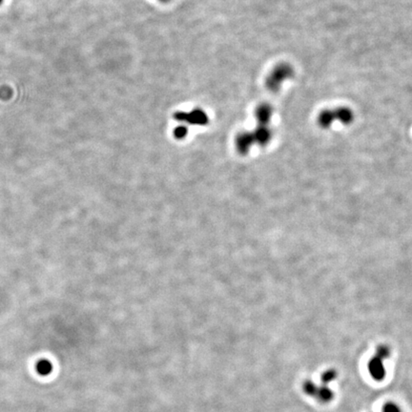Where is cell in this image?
<instances>
[{
	"mask_svg": "<svg viewBox=\"0 0 412 412\" xmlns=\"http://www.w3.org/2000/svg\"><path fill=\"white\" fill-rule=\"evenodd\" d=\"M255 142L252 132H242L236 139V144L240 151L246 152L252 146Z\"/></svg>",
	"mask_w": 412,
	"mask_h": 412,
	"instance_id": "cell-6",
	"label": "cell"
},
{
	"mask_svg": "<svg viewBox=\"0 0 412 412\" xmlns=\"http://www.w3.org/2000/svg\"><path fill=\"white\" fill-rule=\"evenodd\" d=\"M294 75L293 68L287 63L279 64L274 70L270 73L269 76L266 78V87L272 93H276L280 90L283 82L290 78Z\"/></svg>",
	"mask_w": 412,
	"mask_h": 412,
	"instance_id": "cell-2",
	"label": "cell"
},
{
	"mask_svg": "<svg viewBox=\"0 0 412 412\" xmlns=\"http://www.w3.org/2000/svg\"><path fill=\"white\" fill-rule=\"evenodd\" d=\"M36 370H37V372H38L40 375L45 376V375L50 374L51 371H52V364H51L50 362H48V361L42 360V361H40V362L37 363Z\"/></svg>",
	"mask_w": 412,
	"mask_h": 412,
	"instance_id": "cell-10",
	"label": "cell"
},
{
	"mask_svg": "<svg viewBox=\"0 0 412 412\" xmlns=\"http://www.w3.org/2000/svg\"><path fill=\"white\" fill-rule=\"evenodd\" d=\"M316 398L322 403L326 404V403L331 402L334 399V393L328 386L324 385L322 387H318Z\"/></svg>",
	"mask_w": 412,
	"mask_h": 412,
	"instance_id": "cell-8",
	"label": "cell"
},
{
	"mask_svg": "<svg viewBox=\"0 0 412 412\" xmlns=\"http://www.w3.org/2000/svg\"><path fill=\"white\" fill-rule=\"evenodd\" d=\"M187 127L180 125L174 129V135L177 139H184L185 135H187Z\"/></svg>",
	"mask_w": 412,
	"mask_h": 412,
	"instance_id": "cell-14",
	"label": "cell"
},
{
	"mask_svg": "<svg viewBox=\"0 0 412 412\" xmlns=\"http://www.w3.org/2000/svg\"><path fill=\"white\" fill-rule=\"evenodd\" d=\"M353 119V113L348 108L340 107L335 110H326L322 112L318 118V122L321 126L328 128L334 120H339L343 124H349Z\"/></svg>",
	"mask_w": 412,
	"mask_h": 412,
	"instance_id": "cell-1",
	"label": "cell"
},
{
	"mask_svg": "<svg viewBox=\"0 0 412 412\" xmlns=\"http://www.w3.org/2000/svg\"><path fill=\"white\" fill-rule=\"evenodd\" d=\"M255 142L260 143L261 145L266 144L269 142L272 138V131L269 127L265 125H258L255 129V131L252 132Z\"/></svg>",
	"mask_w": 412,
	"mask_h": 412,
	"instance_id": "cell-7",
	"label": "cell"
},
{
	"mask_svg": "<svg viewBox=\"0 0 412 412\" xmlns=\"http://www.w3.org/2000/svg\"><path fill=\"white\" fill-rule=\"evenodd\" d=\"M1 2H2V0H0V3H1Z\"/></svg>",
	"mask_w": 412,
	"mask_h": 412,
	"instance_id": "cell-16",
	"label": "cell"
},
{
	"mask_svg": "<svg viewBox=\"0 0 412 412\" xmlns=\"http://www.w3.org/2000/svg\"><path fill=\"white\" fill-rule=\"evenodd\" d=\"M389 348L386 346V345H380L378 348H377V351H376V355L379 356V357H381L382 359H387L388 358V356H389Z\"/></svg>",
	"mask_w": 412,
	"mask_h": 412,
	"instance_id": "cell-12",
	"label": "cell"
},
{
	"mask_svg": "<svg viewBox=\"0 0 412 412\" xmlns=\"http://www.w3.org/2000/svg\"><path fill=\"white\" fill-rule=\"evenodd\" d=\"M273 107L268 103H262L256 110V118L259 125L268 126L270 119L273 116Z\"/></svg>",
	"mask_w": 412,
	"mask_h": 412,
	"instance_id": "cell-5",
	"label": "cell"
},
{
	"mask_svg": "<svg viewBox=\"0 0 412 412\" xmlns=\"http://www.w3.org/2000/svg\"><path fill=\"white\" fill-rule=\"evenodd\" d=\"M337 378V372L334 370H328L322 374V383L327 386Z\"/></svg>",
	"mask_w": 412,
	"mask_h": 412,
	"instance_id": "cell-9",
	"label": "cell"
},
{
	"mask_svg": "<svg viewBox=\"0 0 412 412\" xmlns=\"http://www.w3.org/2000/svg\"><path fill=\"white\" fill-rule=\"evenodd\" d=\"M369 372L373 380L381 382L386 377V369L384 365V359L377 355L373 356L369 362Z\"/></svg>",
	"mask_w": 412,
	"mask_h": 412,
	"instance_id": "cell-4",
	"label": "cell"
},
{
	"mask_svg": "<svg viewBox=\"0 0 412 412\" xmlns=\"http://www.w3.org/2000/svg\"><path fill=\"white\" fill-rule=\"evenodd\" d=\"M159 1H161V2H168L169 0H159Z\"/></svg>",
	"mask_w": 412,
	"mask_h": 412,
	"instance_id": "cell-15",
	"label": "cell"
},
{
	"mask_svg": "<svg viewBox=\"0 0 412 412\" xmlns=\"http://www.w3.org/2000/svg\"><path fill=\"white\" fill-rule=\"evenodd\" d=\"M174 118L178 121L187 122L193 125H205L208 123L207 115L201 109H195L192 112H179L175 114Z\"/></svg>",
	"mask_w": 412,
	"mask_h": 412,
	"instance_id": "cell-3",
	"label": "cell"
},
{
	"mask_svg": "<svg viewBox=\"0 0 412 412\" xmlns=\"http://www.w3.org/2000/svg\"><path fill=\"white\" fill-rule=\"evenodd\" d=\"M383 412H401V409L395 403L387 402L383 406Z\"/></svg>",
	"mask_w": 412,
	"mask_h": 412,
	"instance_id": "cell-13",
	"label": "cell"
},
{
	"mask_svg": "<svg viewBox=\"0 0 412 412\" xmlns=\"http://www.w3.org/2000/svg\"><path fill=\"white\" fill-rule=\"evenodd\" d=\"M303 391L307 394V395L309 396H314V397H316L317 395V391H318V387L311 382V381H306L304 384H303Z\"/></svg>",
	"mask_w": 412,
	"mask_h": 412,
	"instance_id": "cell-11",
	"label": "cell"
}]
</instances>
